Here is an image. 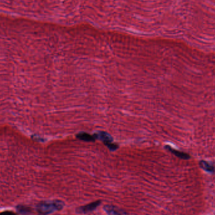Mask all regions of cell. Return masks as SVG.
Returning <instances> with one entry per match:
<instances>
[{
	"label": "cell",
	"mask_w": 215,
	"mask_h": 215,
	"mask_svg": "<svg viewBox=\"0 0 215 215\" xmlns=\"http://www.w3.org/2000/svg\"><path fill=\"white\" fill-rule=\"evenodd\" d=\"M0 215H16L15 213L11 211H5L0 213Z\"/></svg>",
	"instance_id": "52a82bcc"
},
{
	"label": "cell",
	"mask_w": 215,
	"mask_h": 215,
	"mask_svg": "<svg viewBox=\"0 0 215 215\" xmlns=\"http://www.w3.org/2000/svg\"><path fill=\"white\" fill-rule=\"evenodd\" d=\"M201 166L203 169H206V171H212L213 170V169L210 166L208 165L206 163H205V162H202L201 163Z\"/></svg>",
	"instance_id": "8992f818"
},
{
	"label": "cell",
	"mask_w": 215,
	"mask_h": 215,
	"mask_svg": "<svg viewBox=\"0 0 215 215\" xmlns=\"http://www.w3.org/2000/svg\"><path fill=\"white\" fill-rule=\"evenodd\" d=\"M104 210L108 215H128L125 211L114 206L106 205L104 207Z\"/></svg>",
	"instance_id": "3957f363"
},
{
	"label": "cell",
	"mask_w": 215,
	"mask_h": 215,
	"mask_svg": "<svg viewBox=\"0 0 215 215\" xmlns=\"http://www.w3.org/2000/svg\"><path fill=\"white\" fill-rule=\"evenodd\" d=\"M101 204V201H96L95 202H93V203H89L88 205H84L83 206L79 207L76 210H77V213H81V214L89 213L90 212H92L94 210H95Z\"/></svg>",
	"instance_id": "7a4b0ae2"
},
{
	"label": "cell",
	"mask_w": 215,
	"mask_h": 215,
	"mask_svg": "<svg viewBox=\"0 0 215 215\" xmlns=\"http://www.w3.org/2000/svg\"><path fill=\"white\" fill-rule=\"evenodd\" d=\"M77 137L81 140L86 141V142H93V141H94V140L96 139L95 136H93L91 135L88 133H79L77 135Z\"/></svg>",
	"instance_id": "277c9868"
},
{
	"label": "cell",
	"mask_w": 215,
	"mask_h": 215,
	"mask_svg": "<svg viewBox=\"0 0 215 215\" xmlns=\"http://www.w3.org/2000/svg\"><path fill=\"white\" fill-rule=\"evenodd\" d=\"M64 206V203L59 200L42 201L36 206V211L40 215H47L61 210Z\"/></svg>",
	"instance_id": "6da1fadb"
},
{
	"label": "cell",
	"mask_w": 215,
	"mask_h": 215,
	"mask_svg": "<svg viewBox=\"0 0 215 215\" xmlns=\"http://www.w3.org/2000/svg\"><path fill=\"white\" fill-rule=\"evenodd\" d=\"M17 209L19 212L23 213V214L29 213L31 211L30 208L28 206H18L17 207Z\"/></svg>",
	"instance_id": "5b68a950"
}]
</instances>
